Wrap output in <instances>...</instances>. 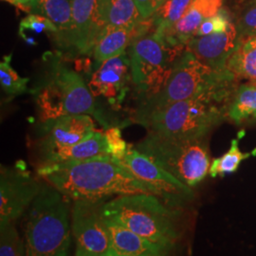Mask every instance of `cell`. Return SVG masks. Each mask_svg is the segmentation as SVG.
Returning <instances> with one entry per match:
<instances>
[{
	"label": "cell",
	"mask_w": 256,
	"mask_h": 256,
	"mask_svg": "<svg viewBox=\"0 0 256 256\" xmlns=\"http://www.w3.org/2000/svg\"><path fill=\"white\" fill-rule=\"evenodd\" d=\"M37 173L70 202L106 200L113 196L151 194L111 156L40 165Z\"/></svg>",
	"instance_id": "1"
},
{
	"label": "cell",
	"mask_w": 256,
	"mask_h": 256,
	"mask_svg": "<svg viewBox=\"0 0 256 256\" xmlns=\"http://www.w3.org/2000/svg\"><path fill=\"white\" fill-rule=\"evenodd\" d=\"M234 81L153 111L137 122L148 131L176 140L202 138L229 113Z\"/></svg>",
	"instance_id": "2"
},
{
	"label": "cell",
	"mask_w": 256,
	"mask_h": 256,
	"mask_svg": "<svg viewBox=\"0 0 256 256\" xmlns=\"http://www.w3.org/2000/svg\"><path fill=\"white\" fill-rule=\"evenodd\" d=\"M68 202L46 182L30 206L25 224L26 256H66L72 245Z\"/></svg>",
	"instance_id": "3"
},
{
	"label": "cell",
	"mask_w": 256,
	"mask_h": 256,
	"mask_svg": "<svg viewBox=\"0 0 256 256\" xmlns=\"http://www.w3.org/2000/svg\"><path fill=\"white\" fill-rule=\"evenodd\" d=\"M104 218L146 238L169 254L178 239L174 225V210L151 194L120 196L104 202Z\"/></svg>",
	"instance_id": "4"
},
{
	"label": "cell",
	"mask_w": 256,
	"mask_h": 256,
	"mask_svg": "<svg viewBox=\"0 0 256 256\" xmlns=\"http://www.w3.org/2000/svg\"><path fill=\"white\" fill-rule=\"evenodd\" d=\"M36 94L40 119L45 128L55 120L76 114H90L108 126L96 110L92 92L80 74L55 58L50 63L46 82Z\"/></svg>",
	"instance_id": "5"
},
{
	"label": "cell",
	"mask_w": 256,
	"mask_h": 256,
	"mask_svg": "<svg viewBox=\"0 0 256 256\" xmlns=\"http://www.w3.org/2000/svg\"><path fill=\"white\" fill-rule=\"evenodd\" d=\"M236 80V75L229 70L216 72L187 50L174 61L171 74L162 90L148 97L140 104L135 122L176 102L187 100L222 84Z\"/></svg>",
	"instance_id": "6"
},
{
	"label": "cell",
	"mask_w": 256,
	"mask_h": 256,
	"mask_svg": "<svg viewBox=\"0 0 256 256\" xmlns=\"http://www.w3.org/2000/svg\"><path fill=\"white\" fill-rule=\"evenodd\" d=\"M136 148L190 188L202 182L210 171V156L204 138L176 140L148 131Z\"/></svg>",
	"instance_id": "7"
},
{
	"label": "cell",
	"mask_w": 256,
	"mask_h": 256,
	"mask_svg": "<svg viewBox=\"0 0 256 256\" xmlns=\"http://www.w3.org/2000/svg\"><path fill=\"white\" fill-rule=\"evenodd\" d=\"M182 48L170 46L155 28L133 37L128 46L131 78L146 98L164 86Z\"/></svg>",
	"instance_id": "8"
},
{
	"label": "cell",
	"mask_w": 256,
	"mask_h": 256,
	"mask_svg": "<svg viewBox=\"0 0 256 256\" xmlns=\"http://www.w3.org/2000/svg\"><path fill=\"white\" fill-rule=\"evenodd\" d=\"M115 162L124 167L138 180L144 183L153 194L173 209L182 207L194 198L192 188L178 180L131 144H129L124 156Z\"/></svg>",
	"instance_id": "9"
},
{
	"label": "cell",
	"mask_w": 256,
	"mask_h": 256,
	"mask_svg": "<svg viewBox=\"0 0 256 256\" xmlns=\"http://www.w3.org/2000/svg\"><path fill=\"white\" fill-rule=\"evenodd\" d=\"M106 200H77L72 209L75 256H113L110 230L102 208Z\"/></svg>",
	"instance_id": "10"
},
{
	"label": "cell",
	"mask_w": 256,
	"mask_h": 256,
	"mask_svg": "<svg viewBox=\"0 0 256 256\" xmlns=\"http://www.w3.org/2000/svg\"><path fill=\"white\" fill-rule=\"evenodd\" d=\"M42 183L34 178L22 162L14 167L1 166L0 224L19 218L40 192Z\"/></svg>",
	"instance_id": "11"
},
{
	"label": "cell",
	"mask_w": 256,
	"mask_h": 256,
	"mask_svg": "<svg viewBox=\"0 0 256 256\" xmlns=\"http://www.w3.org/2000/svg\"><path fill=\"white\" fill-rule=\"evenodd\" d=\"M130 72V61L126 54L114 57L96 68L88 82L90 90L93 96H102L110 104L120 106L128 93Z\"/></svg>",
	"instance_id": "12"
},
{
	"label": "cell",
	"mask_w": 256,
	"mask_h": 256,
	"mask_svg": "<svg viewBox=\"0 0 256 256\" xmlns=\"http://www.w3.org/2000/svg\"><path fill=\"white\" fill-rule=\"evenodd\" d=\"M104 27L100 0H74L72 48L81 54H90Z\"/></svg>",
	"instance_id": "13"
},
{
	"label": "cell",
	"mask_w": 256,
	"mask_h": 256,
	"mask_svg": "<svg viewBox=\"0 0 256 256\" xmlns=\"http://www.w3.org/2000/svg\"><path fill=\"white\" fill-rule=\"evenodd\" d=\"M45 131L39 142L40 156L82 142L95 131V124L88 114L68 115L55 120Z\"/></svg>",
	"instance_id": "14"
},
{
	"label": "cell",
	"mask_w": 256,
	"mask_h": 256,
	"mask_svg": "<svg viewBox=\"0 0 256 256\" xmlns=\"http://www.w3.org/2000/svg\"><path fill=\"white\" fill-rule=\"evenodd\" d=\"M186 46L202 63L216 72H226L228 61L238 46V30L230 23L227 30L194 37Z\"/></svg>",
	"instance_id": "15"
},
{
	"label": "cell",
	"mask_w": 256,
	"mask_h": 256,
	"mask_svg": "<svg viewBox=\"0 0 256 256\" xmlns=\"http://www.w3.org/2000/svg\"><path fill=\"white\" fill-rule=\"evenodd\" d=\"M111 156L104 133L94 131L82 142L40 156V165L57 164ZM39 165V166H40Z\"/></svg>",
	"instance_id": "16"
},
{
	"label": "cell",
	"mask_w": 256,
	"mask_h": 256,
	"mask_svg": "<svg viewBox=\"0 0 256 256\" xmlns=\"http://www.w3.org/2000/svg\"><path fill=\"white\" fill-rule=\"evenodd\" d=\"M110 230L113 256H166L164 250L114 220L104 218Z\"/></svg>",
	"instance_id": "17"
},
{
	"label": "cell",
	"mask_w": 256,
	"mask_h": 256,
	"mask_svg": "<svg viewBox=\"0 0 256 256\" xmlns=\"http://www.w3.org/2000/svg\"><path fill=\"white\" fill-rule=\"evenodd\" d=\"M74 0H36L28 12L39 14L50 19L58 32L55 36L58 45L64 48H72Z\"/></svg>",
	"instance_id": "18"
},
{
	"label": "cell",
	"mask_w": 256,
	"mask_h": 256,
	"mask_svg": "<svg viewBox=\"0 0 256 256\" xmlns=\"http://www.w3.org/2000/svg\"><path fill=\"white\" fill-rule=\"evenodd\" d=\"M104 26L132 30L144 19L134 0H100Z\"/></svg>",
	"instance_id": "19"
},
{
	"label": "cell",
	"mask_w": 256,
	"mask_h": 256,
	"mask_svg": "<svg viewBox=\"0 0 256 256\" xmlns=\"http://www.w3.org/2000/svg\"><path fill=\"white\" fill-rule=\"evenodd\" d=\"M133 30L104 27L93 50L97 68L104 62L126 54V50L133 38Z\"/></svg>",
	"instance_id": "20"
},
{
	"label": "cell",
	"mask_w": 256,
	"mask_h": 256,
	"mask_svg": "<svg viewBox=\"0 0 256 256\" xmlns=\"http://www.w3.org/2000/svg\"><path fill=\"white\" fill-rule=\"evenodd\" d=\"M230 118L236 124L256 122V84H241L234 93L230 106Z\"/></svg>",
	"instance_id": "21"
},
{
	"label": "cell",
	"mask_w": 256,
	"mask_h": 256,
	"mask_svg": "<svg viewBox=\"0 0 256 256\" xmlns=\"http://www.w3.org/2000/svg\"><path fill=\"white\" fill-rule=\"evenodd\" d=\"M227 68L236 78L242 77L256 84V46L238 39V46L228 61Z\"/></svg>",
	"instance_id": "22"
},
{
	"label": "cell",
	"mask_w": 256,
	"mask_h": 256,
	"mask_svg": "<svg viewBox=\"0 0 256 256\" xmlns=\"http://www.w3.org/2000/svg\"><path fill=\"white\" fill-rule=\"evenodd\" d=\"M192 0H167L150 16L156 30L164 36L182 18Z\"/></svg>",
	"instance_id": "23"
},
{
	"label": "cell",
	"mask_w": 256,
	"mask_h": 256,
	"mask_svg": "<svg viewBox=\"0 0 256 256\" xmlns=\"http://www.w3.org/2000/svg\"><path fill=\"white\" fill-rule=\"evenodd\" d=\"M254 154H256V151H254L252 153H242L238 148V140H232L229 151L222 156L214 160L212 162L209 171L210 176L216 178L218 176L234 173L241 162Z\"/></svg>",
	"instance_id": "24"
},
{
	"label": "cell",
	"mask_w": 256,
	"mask_h": 256,
	"mask_svg": "<svg viewBox=\"0 0 256 256\" xmlns=\"http://www.w3.org/2000/svg\"><path fill=\"white\" fill-rule=\"evenodd\" d=\"M12 54L3 57L0 63V84L4 92L9 95H19L28 92V78H23L12 66Z\"/></svg>",
	"instance_id": "25"
},
{
	"label": "cell",
	"mask_w": 256,
	"mask_h": 256,
	"mask_svg": "<svg viewBox=\"0 0 256 256\" xmlns=\"http://www.w3.org/2000/svg\"><path fill=\"white\" fill-rule=\"evenodd\" d=\"M0 256H26L25 242L14 221L0 224Z\"/></svg>",
	"instance_id": "26"
},
{
	"label": "cell",
	"mask_w": 256,
	"mask_h": 256,
	"mask_svg": "<svg viewBox=\"0 0 256 256\" xmlns=\"http://www.w3.org/2000/svg\"><path fill=\"white\" fill-rule=\"evenodd\" d=\"M236 28L238 40L247 41L256 38V0L240 12Z\"/></svg>",
	"instance_id": "27"
},
{
	"label": "cell",
	"mask_w": 256,
	"mask_h": 256,
	"mask_svg": "<svg viewBox=\"0 0 256 256\" xmlns=\"http://www.w3.org/2000/svg\"><path fill=\"white\" fill-rule=\"evenodd\" d=\"M25 30H32L34 34L50 32L55 36L58 32L57 28L50 19L34 14H28L27 18H25L20 22L19 34L25 32Z\"/></svg>",
	"instance_id": "28"
},
{
	"label": "cell",
	"mask_w": 256,
	"mask_h": 256,
	"mask_svg": "<svg viewBox=\"0 0 256 256\" xmlns=\"http://www.w3.org/2000/svg\"><path fill=\"white\" fill-rule=\"evenodd\" d=\"M230 16L228 12L224 9H220L218 14L210 18L206 19L202 22L200 27L198 28L196 36H208L216 32H223L227 30L230 24Z\"/></svg>",
	"instance_id": "29"
},
{
	"label": "cell",
	"mask_w": 256,
	"mask_h": 256,
	"mask_svg": "<svg viewBox=\"0 0 256 256\" xmlns=\"http://www.w3.org/2000/svg\"><path fill=\"white\" fill-rule=\"evenodd\" d=\"M110 156L113 160H119L128 152V146L126 140L122 138V132L119 128H110L104 132Z\"/></svg>",
	"instance_id": "30"
},
{
	"label": "cell",
	"mask_w": 256,
	"mask_h": 256,
	"mask_svg": "<svg viewBox=\"0 0 256 256\" xmlns=\"http://www.w3.org/2000/svg\"><path fill=\"white\" fill-rule=\"evenodd\" d=\"M191 5L200 10L205 19H208L218 14L222 6V0H192Z\"/></svg>",
	"instance_id": "31"
},
{
	"label": "cell",
	"mask_w": 256,
	"mask_h": 256,
	"mask_svg": "<svg viewBox=\"0 0 256 256\" xmlns=\"http://www.w3.org/2000/svg\"><path fill=\"white\" fill-rule=\"evenodd\" d=\"M137 4L138 8L144 18H148L154 14L156 10L158 9L167 0H134Z\"/></svg>",
	"instance_id": "32"
},
{
	"label": "cell",
	"mask_w": 256,
	"mask_h": 256,
	"mask_svg": "<svg viewBox=\"0 0 256 256\" xmlns=\"http://www.w3.org/2000/svg\"><path fill=\"white\" fill-rule=\"evenodd\" d=\"M36 0H10V3L16 6L18 8H19L24 12H27L30 6Z\"/></svg>",
	"instance_id": "33"
},
{
	"label": "cell",
	"mask_w": 256,
	"mask_h": 256,
	"mask_svg": "<svg viewBox=\"0 0 256 256\" xmlns=\"http://www.w3.org/2000/svg\"><path fill=\"white\" fill-rule=\"evenodd\" d=\"M247 41L252 46H256V38H254V39H252V40H247Z\"/></svg>",
	"instance_id": "34"
},
{
	"label": "cell",
	"mask_w": 256,
	"mask_h": 256,
	"mask_svg": "<svg viewBox=\"0 0 256 256\" xmlns=\"http://www.w3.org/2000/svg\"><path fill=\"white\" fill-rule=\"evenodd\" d=\"M4 1H7V2H9L10 3V0H4Z\"/></svg>",
	"instance_id": "35"
},
{
	"label": "cell",
	"mask_w": 256,
	"mask_h": 256,
	"mask_svg": "<svg viewBox=\"0 0 256 256\" xmlns=\"http://www.w3.org/2000/svg\"></svg>",
	"instance_id": "36"
}]
</instances>
